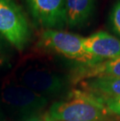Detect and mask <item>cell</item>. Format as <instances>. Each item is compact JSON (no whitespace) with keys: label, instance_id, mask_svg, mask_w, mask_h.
<instances>
[{"label":"cell","instance_id":"obj_1","mask_svg":"<svg viewBox=\"0 0 120 121\" xmlns=\"http://www.w3.org/2000/svg\"><path fill=\"white\" fill-rule=\"evenodd\" d=\"M114 113L100 98L87 91H73L53 104L45 115L50 121H105Z\"/></svg>","mask_w":120,"mask_h":121},{"label":"cell","instance_id":"obj_2","mask_svg":"<svg viewBox=\"0 0 120 121\" xmlns=\"http://www.w3.org/2000/svg\"><path fill=\"white\" fill-rule=\"evenodd\" d=\"M38 45L83 64L100 62L84 49L83 37L70 32L47 29L41 35Z\"/></svg>","mask_w":120,"mask_h":121},{"label":"cell","instance_id":"obj_3","mask_svg":"<svg viewBox=\"0 0 120 121\" xmlns=\"http://www.w3.org/2000/svg\"><path fill=\"white\" fill-rule=\"evenodd\" d=\"M0 33L18 50H22L30 39L27 18L12 0H0Z\"/></svg>","mask_w":120,"mask_h":121},{"label":"cell","instance_id":"obj_4","mask_svg":"<svg viewBox=\"0 0 120 121\" xmlns=\"http://www.w3.org/2000/svg\"><path fill=\"white\" fill-rule=\"evenodd\" d=\"M17 80L19 84L45 97L60 93L66 87L62 77L41 68L30 67L21 70Z\"/></svg>","mask_w":120,"mask_h":121},{"label":"cell","instance_id":"obj_5","mask_svg":"<svg viewBox=\"0 0 120 121\" xmlns=\"http://www.w3.org/2000/svg\"><path fill=\"white\" fill-rule=\"evenodd\" d=\"M2 99L7 105L20 112H34L44 108L48 103L46 97L31 91L18 82L4 84Z\"/></svg>","mask_w":120,"mask_h":121},{"label":"cell","instance_id":"obj_6","mask_svg":"<svg viewBox=\"0 0 120 121\" xmlns=\"http://www.w3.org/2000/svg\"><path fill=\"white\" fill-rule=\"evenodd\" d=\"M34 19L47 29L66 24V0H27Z\"/></svg>","mask_w":120,"mask_h":121},{"label":"cell","instance_id":"obj_7","mask_svg":"<svg viewBox=\"0 0 120 121\" xmlns=\"http://www.w3.org/2000/svg\"><path fill=\"white\" fill-rule=\"evenodd\" d=\"M83 45L100 62L120 57V40L105 31L101 30L83 38Z\"/></svg>","mask_w":120,"mask_h":121},{"label":"cell","instance_id":"obj_8","mask_svg":"<svg viewBox=\"0 0 120 121\" xmlns=\"http://www.w3.org/2000/svg\"><path fill=\"white\" fill-rule=\"evenodd\" d=\"M82 81L84 91L100 98L103 101L120 99V78L101 76Z\"/></svg>","mask_w":120,"mask_h":121},{"label":"cell","instance_id":"obj_9","mask_svg":"<svg viewBox=\"0 0 120 121\" xmlns=\"http://www.w3.org/2000/svg\"><path fill=\"white\" fill-rule=\"evenodd\" d=\"M101 76L120 78V57L96 63L83 64L76 70L73 80L76 82Z\"/></svg>","mask_w":120,"mask_h":121},{"label":"cell","instance_id":"obj_10","mask_svg":"<svg viewBox=\"0 0 120 121\" xmlns=\"http://www.w3.org/2000/svg\"><path fill=\"white\" fill-rule=\"evenodd\" d=\"M94 0H66V24L71 28L81 27L89 20Z\"/></svg>","mask_w":120,"mask_h":121},{"label":"cell","instance_id":"obj_11","mask_svg":"<svg viewBox=\"0 0 120 121\" xmlns=\"http://www.w3.org/2000/svg\"><path fill=\"white\" fill-rule=\"evenodd\" d=\"M110 22L112 29L120 36V0L114 4L110 13Z\"/></svg>","mask_w":120,"mask_h":121},{"label":"cell","instance_id":"obj_12","mask_svg":"<svg viewBox=\"0 0 120 121\" xmlns=\"http://www.w3.org/2000/svg\"><path fill=\"white\" fill-rule=\"evenodd\" d=\"M111 109L112 112L117 115H120V99H107L104 101Z\"/></svg>","mask_w":120,"mask_h":121},{"label":"cell","instance_id":"obj_13","mask_svg":"<svg viewBox=\"0 0 120 121\" xmlns=\"http://www.w3.org/2000/svg\"><path fill=\"white\" fill-rule=\"evenodd\" d=\"M26 121H50L47 120L46 118L44 117V118H41V117H31L30 119H28Z\"/></svg>","mask_w":120,"mask_h":121},{"label":"cell","instance_id":"obj_14","mask_svg":"<svg viewBox=\"0 0 120 121\" xmlns=\"http://www.w3.org/2000/svg\"><path fill=\"white\" fill-rule=\"evenodd\" d=\"M2 63H3V60H2V58H0V66L2 65Z\"/></svg>","mask_w":120,"mask_h":121}]
</instances>
